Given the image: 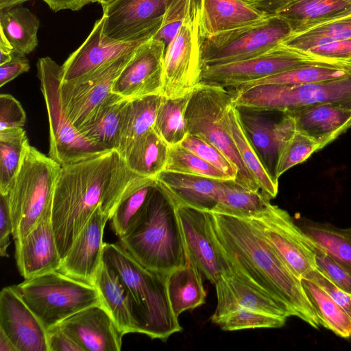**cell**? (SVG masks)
I'll use <instances>...</instances> for the list:
<instances>
[{"label":"cell","mask_w":351,"mask_h":351,"mask_svg":"<svg viewBox=\"0 0 351 351\" xmlns=\"http://www.w3.org/2000/svg\"><path fill=\"white\" fill-rule=\"evenodd\" d=\"M151 179L130 169L117 149L61 166L51 223L62 259L97 209L110 219L121 200Z\"/></svg>","instance_id":"obj_1"},{"label":"cell","mask_w":351,"mask_h":351,"mask_svg":"<svg viewBox=\"0 0 351 351\" xmlns=\"http://www.w3.org/2000/svg\"><path fill=\"white\" fill-rule=\"evenodd\" d=\"M216 239L234 274L285 304L314 328L317 317L298 278L246 217L210 212Z\"/></svg>","instance_id":"obj_2"},{"label":"cell","mask_w":351,"mask_h":351,"mask_svg":"<svg viewBox=\"0 0 351 351\" xmlns=\"http://www.w3.org/2000/svg\"><path fill=\"white\" fill-rule=\"evenodd\" d=\"M119 242L143 266L164 275L188 263L176 203L156 183Z\"/></svg>","instance_id":"obj_3"},{"label":"cell","mask_w":351,"mask_h":351,"mask_svg":"<svg viewBox=\"0 0 351 351\" xmlns=\"http://www.w3.org/2000/svg\"><path fill=\"white\" fill-rule=\"evenodd\" d=\"M102 261L117 274L128 289L138 333L165 341L182 330L170 304L167 275L145 267L120 244L104 243Z\"/></svg>","instance_id":"obj_4"},{"label":"cell","mask_w":351,"mask_h":351,"mask_svg":"<svg viewBox=\"0 0 351 351\" xmlns=\"http://www.w3.org/2000/svg\"><path fill=\"white\" fill-rule=\"evenodd\" d=\"M61 166L28 143L19 170L7 195L13 224L12 237L26 236L51 215L55 185Z\"/></svg>","instance_id":"obj_5"},{"label":"cell","mask_w":351,"mask_h":351,"mask_svg":"<svg viewBox=\"0 0 351 351\" xmlns=\"http://www.w3.org/2000/svg\"><path fill=\"white\" fill-rule=\"evenodd\" d=\"M232 104L230 90L201 82L191 93L184 112L188 132L215 146L230 160L237 170L235 182L261 191L243 162L230 131L228 112Z\"/></svg>","instance_id":"obj_6"},{"label":"cell","mask_w":351,"mask_h":351,"mask_svg":"<svg viewBox=\"0 0 351 351\" xmlns=\"http://www.w3.org/2000/svg\"><path fill=\"white\" fill-rule=\"evenodd\" d=\"M14 287L47 330L86 308L103 304L95 285L59 271L25 279Z\"/></svg>","instance_id":"obj_7"},{"label":"cell","mask_w":351,"mask_h":351,"mask_svg":"<svg viewBox=\"0 0 351 351\" xmlns=\"http://www.w3.org/2000/svg\"><path fill=\"white\" fill-rule=\"evenodd\" d=\"M315 65L351 66V60L322 57L281 43L265 53L245 60L204 66L202 82L233 89L247 82Z\"/></svg>","instance_id":"obj_8"},{"label":"cell","mask_w":351,"mask_h":351,"mask_svg":"<svg viewBox=\"0 0 351 351\" xmlns=\"http://www.w3.org/2000/svg\"><path fill=\"white\" fill-rule=\"evenodd\" d=\"M231 91L233 104L237 107L290 112L311 106L330 103L351 108V74L317 83L262 84L241 91Z\"/></svg>","instance_id":"obj_9"},{"label":"cell","mask_w":351,"mask_h":351,"mask_svg":"<svg viewBox=\"0 0 351 351\" xmlns=\"http://www.w3.org/2000/svg\"><path fill=\"white\" fill-rule=\"evenodd\" d=\"M36 66L49 120V156L64 166L106 152L87 141L65 115L60 93L61 66L45 57L38 60Z\"/></svg>","instance_id":"obj_10"},{"label":"cell","mask_w":351,"mask_h":351,"mask_svg":"<svg viewBox=\"0 0 351 351\" xmlns=\"http://www.w3.org/2000/svg\"><path fill=\"white\" fill-rule=\"evenodd\" d=\"M293 33L290 24L278 15L204 38L203 66L245 60L281 44Z\"/></svg>","instance_id":"obj_11"},{"label":"cell","mask_w":351,"mask_h":351,"mask_svg":"<svg viewBox=\"0 0 351 351\" xmlns=\"http://www.w3.org/2000/svg\"><path fill=\"white\" fill-rule=\"evenodd\" d=\"M202 40L199 0H192L180 29L165 49L162 95L168 98L185 96L202 82Z\"/></svg>","instance_id":"obj_12"},{"label":"cell","mask_w":351,"mask_h":351,"mask_svg":"<svg viewBox=\"0 0 351 351\" xmlns=\"http://www.w3.org/2000/svg\"><path fill=\"white\" fill-rule=\"evenodd\" d=\"M171 197L176 203L188 260L214 285L221 277L234 274L230 262L216 239L210 212Z\"/></svg>","instance_id":"obj_13"},{"label":"cell","mask_w":351,"mask_h":351,"mask_svg":"<svg viewBox=\"0 0 351 351\" xmlns=\"http://www.w3.org/2000/svg\"><path fill=\"white\" fill-rule=\"evenodd\" d=\"M246 218L298 278L316 268L313 244L287 211L270 204L262 213Z\"/></svg>","instance_id":"obj_14"},{"label":"cell","mask_w":351,"mask_h":351,"mask_svg":"<svg viewBox=\"0 0 351 351\" xmlns=\"http://www.w3.org/2000/svg\"><path fill=\"white\" fill-rule=\"evenodd\" d=\"M135 49L87 75L72 81L61 82L60 93L62 110L77 130L93 117L110 95L116 79Z\"/></svg>","instance_id":"obj_15"},{"label":"cell","mask_w":351,"mask_h":351,"mask_svg":"<svg viewBox=\"0 0 351 351\" xmlns=\"http://www.w3.org/2000/svg\"><path fill=\"white\" fill-rule=\"evenodd\" d=\"M173 0H114L103 8L102 36L114 43L144 42L158 32Z\"/></svg>","instance_id":"obj_16"},{"label":"cell","mask_w":351,"mask_h":351,"mask_svg":"<svg viewBox=\"0 0 351 351\" xmlns=\"http://www.w3.org/2000/svg\"><path fill=\"white\" fill-rule=\"evenodd\" d=\"M235 107L247 139L267 173L278 184V162L282 149L296 132L294 119L282 111Z\"/></svg>","instance_id":"obj_17"},{"label":"cell","mask_w":351,"mask_h":351,"mask_svg":"<svg viewBox=\"0 0 351 351\" xmlns=\"http://www.w3.org/2000/svg\"><path fill=\"white\" fill-rule=\"evenodd\" d=\"M165 49L164 42L154 37L139 45L116 79L112 93L127 99L162 95Z\"/></svg>","instance_id":"obj_18"},{"label":"cell","mask_w":351,"mask_h":351,"mask_svg":"<svg viewBox=\"0 0 351 351\" xmlns=\"http://www.w3.org/2000/svg\"><path fill=\"white\" fill-rule=\"evenodd\" d=\"M0 330L16 351H49L47 330L14 286L4 287L0 293Z\"/></svg>","instance_id":"obj_19"},{"label":"cell","mask_w":351,"mask_h":351,"mask_svg":"<svg viewBox=\"0 0 351 351\" xmlns=\"http://www.w3.org/2000/svg\"><path fill=\"white\" fill-rule=\"evenodd\" d=\"M58 326L83 351H119L124 335L104 304L86 308Z\"/></svg>","instance_id":"obj_20"},{"label":"cell","mask_w":351,"mask_h":351,"mask_svg":"<svg viewBox=\"0 0 351 351\" xmlns=\"http://www.w3.org/2000/svg\"><path fill=\"white\" fill-rule=\"evenodd\" d=\"M215 287L217 302L210 320L215 324L223 316L239 308L286 319L293 316L285 304L234 274L221 277Z\"/></svg>","instance_id":"obj_21"},{"label":"cell","mask_w":351,"mask_h":351,"mask_svg":"<svg viewBox=\"0 0 351 351\" xmlns=\"http://www.w3.org/2000/svg\"><path fill=\"white\" fill-rule=\"evenodd\" d=\"M108 220L100 208L94 212L62 259L59 271L94 285L103 261V235Z\"/></svg>","instance_id":"obj_22"},{"label":"cell","mask_w":351,"mask_h":351,"mask_svg":"<svg viewBox=\"0 0 351 351\" xmlns=\"http://www.w3.org/2000/svg\"><path fill=\"white\" fill-rule=\"evenodd\" d=\"M18 269L25 279L58 271L62 259L53 232L51 215L41 219L24 237L14 241Z\"/></svg>","instance_id":"obj_23"},{"label":"cell","mask_w":351,"mask_h":351,"mask_svg":"<svg viewBox=\"0 0 351 351\" xmlns=\"http://www.w3.org/2000/svg\"><path fill=\"white\" fill-rule=\"evenodd\" d=\"M103 25L104 18L101 16L95 22L85 41L61 65L62 82L87 75L104 64L134 50L143 43L108 41L102 36Z\"/></svg>","instance_id":"obj_24"},{"label":"cell","mask_w":351,"mask_h":351,"mask_svg":"<svg viewBox=\"0 0 351 351\" xmlns=\"http://www.w3.org/2000/svg\"><path fill=\"white\" fill-rule=\"evenodd\" d=\"M287 113L296 130L315 141L321 149L351 128V108L338 104H317Z\"/></svg>","instance_id":"obj_25"},{"label":"cell","mask_w":351,"mask_h":351,"mask_svg":"<svg viewBox=\"0 0 351 351\" xmlns=\"http://www.w3.org/2000/svg\"><path fill=\"white\" fill-rule=\"evenodd\" d=\"M268 16L247 0H199L203 39L257 23Z\"/></svg>","instance_id":"obj_26"},{"label":"cell","mask_w":351,"mask_h":351,"mask_svg":"<svg viewBox=\"0 0 351 351\" xmlns=\"http://www.w3.org/2000/svg\"><path fill=\"white\" fill-rule=\"evenodd\" d=\"M156 184L176 200L197 208L213 212L230 180L162 171Z\"/></svg>","instance_id":"obj_27"},{"label":"cell","mask_w":351,"mask_h":351,"mask_svg":"<svg viewBox=\"0 0 351 351\" xmlns=\"http://www.w3.org/2000/svg\"><path fill=\"white\" fill-rule=\"evenodd\" d=\"M104 305L121 332H138V324L130 293L117 274L102 263L94 280Z\"/></svg>","instance_id":"obj_28"},{"label":"cell","mask_w":351,"mask_h":351,"mask_svg":"<svg viewBox=\"0 0 351 351\" xmlns=\"http://www.w3.org/2000/svg\"><path fill=\"white\" fill-rule=\"evenodd\" d=\"M129 99L112 92L78 131L87 141L104 150H118L122 114Z\"/></svg>","instance_id":"obj_29"},{"label":"cell","mask_w":351,"mask_h":351,"mask_svg":"<svg viewBox=\"0 0 351 351\" xmlns=\"http://www.w3.org/2000/svg\"><path fill=\"white\" fill-rule=\"evenodd\" d=\"M202 276L199 269L189 260L185 265L167 275L168 296L177 317L183 312L195 309L206 302V291Z\"/></svg>","instance_id":"obj_30"},{"label":"cell","mask_w":351,"mask_h":351,"mask_svg":"<svg viewBox=\"0 0 351 351\" xmlns=\"http://www.w3.org/2000/svg\"><path fill=\"white\" fill-rule=\"evenodd\" d=\"M169 147L152 128L138 138L123 156L132 171L141 176L155 178L165 170Z\"/></svg>","instance_id":"obj_31"},{"label":"cell","mask_w":351,"mask_h":351,"mask_svg":"<svg viewBox=\"0 0 351 351\" xmlns=\"http://www.w3.org/2000/svg\"><path fill=\"white\" fill-rule=\"evenodd\" d=\"M162 95L130 99L121 118L119 147L123 156L141 136L153 128Z\"/></svg>","instance_id":"obj_32"},{"label":"cell","mask_w":351,"mask_h":351,"mask_svg":"<svg viewBox=\"0 0 351 351\" xmlns=\"http://www.w3.org/2000/svg\"><path fill=\"white\" fill-rule=\"evenodd\" d=\"M39 19L29 9L21 6L0 9V31L14 50L25 56L38 46Z\"/></svg>","instance_id":"obj_33"},{"label":"cell","mask_w":351,"mask_h":351,"mask_svg":"<svg viewBox=\"0 0 351 351\" xmlns=\"http://www.w3.org/2000/svg\"><path fill=\"white\" fill-rule=\"evenodd\" d=\"M312 243L351 273V228L303 219L297 223Z\"/></svg>","instance_id":"obj_34"},{"label":"cell","mask_w":351,"mask_h":351,"mask_svg":"<svg viewBox=\"0 0 351 351\" xmlns=\"http://www.w3.org/2000/svg\"><path fill=\"white\" fill-rule=\"evenodd\" d=\"M302 285L320 326L337 336L351 338V318L322 288L313 281L302 278Z\"/></svg>","instance_id":"obj_35"},{"label":"cell","mask_w":351,"mask_h":351,"mask_svg":"<svg viewBox=\"0 0 351 351\" xmlns=\"http://www.w3.org/2000/svg\"><path fill=\"white\" fill-rule=\"evenodd\" d=\"M228 121L231 135L245 167L256 182L261 193L269 199L275 198L278 194V184L267 173L247 139L234 104L228 112Z\"/></svg>","instance_id":"obj_36"},{"label":"cell","mask_w":351,"mask_h":351,"mask_svg":"<svg viewBox=\"0 0 351 351\" xmlns=\"http://www.w3.org/2000/svg\"><path fill=\"white\" fill-rule=\"evenodd\" d=\"M190 95L176 98L161 96L153 128L169 146L180 144L189 134L184 112Z\"/></svg>","instance_id":"obj_37"},{"label":"cell","mask_w":351,"mask_h":351,"mask_svg":"<svg viewBox=\"0 0 351 351\" xmlns=\"http://www.w3.org/2000/svg\"><path fill=\"white\" fill-rule=\"evenodd\" d=\"M270 201L261 191L247 189L235 180H230L213 212L250 217L262 213L269 206Z\"/></svg>","instance_id":"obj_38"},{"label":"cell","mask_w":351,"mask_h":351,"mask_svg":"<svg viewBox=\"0 0 351 351\" xmlns=\"http://www.w3.org/2000/svg\"><path fill=\"white\" fill-rule=\"evenodd\" d=\"M351 74V66H308L243 84L230 89L241 91L262 84L298 85L317 83L346 77Z\"/></svg>","instance_id":"obj_39"},{"label":"cell","mask_w":351,"mask_h":351,"mask_svg":"<svg viewBox=\"0 0 351 351\" xmlns=\"http://www.w3.org/2000/svg\"><path fill=\"white\" fill-rule=\"evenodd\" d=\"M28 143L23 128L0 131V195L10 191Z\"/></svg>","instance_id":"obj_40"},{"label":"cell","mask_w":351,"mask_h":351,"mask_svg":"<svg viewBox=\"0 0 351 351\" xmlns=\"http://www.w3.org/2000/svg\"><path fill=\"white\" fill-rule=\"evenodd\" d=\"M351 38V15L293 34L282 43L302 50L337 40Z\"/></svg>","instance_id":"obj_41"},{"label":"cell","mask_w":351,"mask_h":351,"mask_svg":"<svg viewBox=\"0 0 351 351\" xmlns=\"http://www.w3.org/2000/svg\"><path fill=\"white\" fill-rule=\"evenodd\" d=\"M164 171L219 180H230L225 173L180 144L169 147L168 158Z\"/></svg>","instance_id":"obj_42"},{"label":"cell","mask_w":351,"mask_h":351,"mask_svg":"<svg viewBox=\"0 0 351 351\" xmlns=\"http://www.w3.org/2000/svg\"><path fill=\"white\" fill-rule=\"evenodd\" d=\"M156 186L154 178L136 189L118 204L111 218L112 228L122 237L134 221Z\"/></svg>","instance_id":"obj_43"},{"label":"cell","mask_w":351,"mask_h":351,"mask_svg":"<svg viewBox=\"0 0 351 351\" xmlns=\"http://www.w3.org/2000/svg\"><path fill=\"white\" fill-rule=\"evenodd\" d=\"M286 318L249 309L239 308L221 317L216 324L222 330L236 331L255 328H276L283 326Z\"/></svg>","instance_id":"obj_44"},{"label":"cell","mask_w":351,"mask_h":351,"mask_svg":"<svg viewBox=\"0 0 351 351\" xmlns=\"http://www.w3.org/2000/svg\"><path fill=\"white\" fill-rule=\"evenodd\" d=\"M320 149L319 143L296 130L280 154L276 171L278 178L288 169L303 162L312 154Z\"/></svg>","instance_id":"obj_45"},{"label":"cell","mask_w":351,"mask_h":351,"mask_svg":"<svg viewBox=\"0 0 351 351\" xmlns=\"http://www.w3.org/2000/svg\"><path fill=\"white\" fill-rule=\"evenodd\" d=\"M216 169L235 180L237 170L230 160L215 146L195 135L188 134L180 144Z\"/></svg>","instance_id":"obj_46"},{"label":"cell","mask_w":351,"mask_h":351,"mask_svg":"<svg viewBox=\"0 0 351 351\" xmlns=\"http://www.w3.org/2000/svg\"><path fill=\"white\" fill-rule=\"evenodd\" d=\"M192 0H173L162 19L161 27L154 36L164 42L166 47L171 42L190 8Z\"/></svg>","instance_id":"obj_47"},{"label":"cell","mask_w":351,"mask_h":351,"mask_svg":"<svg viewBox=\"0 0 351 351\" xmlns=\"http://www.w3.org/2000/svg\"><path fill=\"white\" fill-rule=\"evenodd\" d=\"M314 248L316 269L338 287L351 294V273L326 252L315 245Z\"/></svg>","instance_id":"obj_48"},{"label":"cell","mask_w":351,"mask_h":351,"mask_svg":"<svg viewBox=\"0 0 351 351\" xmlns=\"http://www.w3.org/2000/svg\"><path fill=\"white\" fill-rule=\"evenodd\" d=\"M26 114L20 102L9 94L0 95V131L23 128Z\"/></svg>","instance_id":"obj_49"},{"label":"cell","mask_w":351,"mask_h":351,"mask_svg":"<svg viewBox=\"0 0 351 351\" xmlns=\"http://www.w3.org/2000/svg\"><path fill=\"white\" fill-rule=\"evenodd\" d=\"M303 278L313 281L322 288L351 318L350 293L338 287L316 268L308 271Z\"/></svg>","instance_id":"obj_50"},{"label":"cell","mask_w":351,"mask_h":351,"mask_svg":"<svg viewBox=\"0 0 351 351\" xmlns=\"http://www.w3.org/2000/svg\"><path fill=\"white\" fill-rule=\"evenodd\" d=\"M306 51L322 57L351 60V38L333 40L313 47Z\"/></svg>","instance_id":"obj_51"},{"label":"cell","mask_w":351,"mask_h":351,"mask_svg":"<svg viewBox=\"0 0 351 351\" xmlns=\"http://www.w3.org/2000/svg\"><path fill=\"white\" fill-rule=\"evenodd\" d=\"M29 62L25 56L14 50L11 59L0 65V86L13 80L29 70Z\"/></svg>","instance_id":"obj_52"},{"label":"cell","mask_w":351,"mask_h":351,"mask_svg":"<svg viewBox=\"0 0 351 351\" xmlns=\"http://www.w3.org/2000/svg\"><path fill=\"white\" fill-rule=\"evenodd\" d=\"M0 255L8 257L7 249L13 233V224L6 195H0Z\"/></svg>","instance_id":"obj_53"},{"label":"cell","mask_w":351,"mask_h":351,"mask_svg":"<svg viewBox=\"0 0 351 351\" xmlns=\"http://www.w3.org/2000/svg\"><path fill=\"white\" fill-rule=\"evenodd\" d=\"M49 351H83L82 348L58 326L47 330Z\"/></svg>","instance_id":"obj_54"},{"label":"cell","mask_w":351,"mask_h":351,"mask_svg":"<svg viewBox=\"0 0 351 351\" xmlns=\"http://www.w3.org/2000/svg\"><path fill=\"white\" fill-rule=\"evenodd\" d=\"M297 0H247L254 7L268 15H276ZM351 8V0H338Z\"/></svg>","instance_id":"obj_55"},{"label":"cell","mask_w":351,"mask_h":351,"mask_svg":"<svg viewBox=\"0 0 351 351\" xmlns=\"http://www.w3.org/2000/svg\"><path fill=\"white\" fill-rule=\"evenodd\" d=\"M54 12L62 10L77 11L95 0H42Z\"/></svg>","instance_id":"obj_56"},{"label":"cell","mask_w":351,"mask_h":351,"mask_svg":"<svg viewBox=\"0 0 351 351\" xmlns=\"http://www.w3.org/2000/svg\"><path fill=\"white\" fill-rule=\"evenodd\" d=\"M14 49L3 33L0 31V65L9 61Z\"/></svg>","instance_id":"obj_57"},{"label":"cell","mask_w":351,"mask_h":351,"mask_svg":"<svg viewBox=\"0 0 351 351\" xmlns=\"http://www.w3.org/2000/svg\"><path fill=\"white\" fill-rule=\"evenodd\" d=\"M0 351H16L14 346L1 330H0Z\"/></svg>","instance_id":"obj_58"},{"label":"cell","mask_w":351,"mask_h":351,"mask_svg":"<svg viewBox=\"0 0 351 351\" xmlns=\"http://www.w3.org/2000/svg\"><path fill=\"white\" fill-rule=\"evenodd\" d=\"M31 0H0V9L19 5L21 3Z\"/></svg>","instance_id":"obj_59"},{"label":"cell","mask_w":351,"mask_h":351,"mask_svg":"<svg viewBox=\"0 0 351 351\" xmlns=\"http://www.w3.org/2000/svg\"><path fill=\"white\" fill-rule=\"evenodd\" d=\"M114 0H95V2H97L101 4L102 6V8H105L106 5H108L111 2L114 1Z\"/></svg>","instance_id":"obj_60"}]
</instances>
